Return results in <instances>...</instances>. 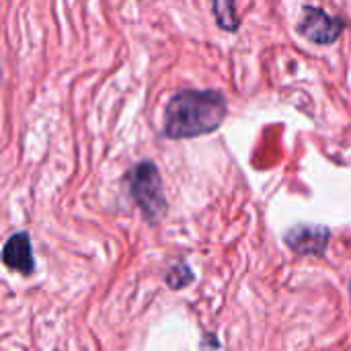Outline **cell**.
Segmentation results:
<instances>
[{"label": "cell", "mask_w": 351, "mask_h": 351, "mask_svg": "<svg viewBox=\"0 0 351 351\" xmlns=\"http://www.w3.org/2000/svg\"><path fill=\"white\" fill-rule=\"evenodd\" d=\"M343 29H346V19L333 16L327 10H323L319 6H311V4H306L302 8L300 21L296 23V31L304 39L317 43V45L335 43L341 37Z\"/></svg>", "instance_id": "obj_3"}, {"label": "cell", "mask_w": 351, "mask_h": 351, "mask_svg": "<svg viewBox=\"0 0 351 351\" xmlns=\"http://www.w3.org/2000/svg\"><path fill=\"white\" fill-rule=\"evenodd\" d=\"M212 10L216 16V23L222 31L234 33L241 25L239 12H237V0H212Z\"/></svg>", "instance_id": "obj_6"}, {"label": "cell", "mask_w": 351, "mask_h": 351, "mask_svg": "<svg viewBox=\"0 0 351 351\" xmlns=\"http://www.w3.org/2000/svg\"><path fill=\"white\" fill-rule=\"evenodd\" d=\"M286 243L292 251L300 255H311V253H323L327 243H329V230L325 226H308L300 224L288 230Z\"/></svg>", "instance_id": "obj_4"}, {"label": "cell", "mask_w": 351, "mask_h": 351, "mask_svg": "<svg viewBox=\"0 0 351 351\" xmlns=\"http://www.w3.org/2000/svg\"><path fill=\"white\" fill-rule=\"evenodd\" d=\"M128 189L148 222H158L167 212L162 179L152 160H142L128 171Z\"/></svg>", "instance_id": "obj_2"}, {"label": "cell", "mask_w": 351, "mask_h": 351, "mask_svg": "<svg viewBox=\"0 0 351 351\" xmlns=\"http://www.w3.org/2000/svg\"><path fill=\"white\" fill-rule=\"evenodd\" d=\"M2 261L8 269L19 271V274H31L35 267L33 253H31V241L27 232H16L12 234L2 249Z\"/></svg>", "instance_id": "obj_5"}, {"label": "cell", "mask_w": 351, "mask_h": 351, "mask_svg": "<svg viewBox=\"0 0 351 351\" xmlns=\"http://www.w3.org/2000/svg\"><path fill=\"white\" fill-rule=\"evenodd\" d=\"M228 115V101L214 88H185L171 97L165 109L162 134L169 140H189L216 132Z\"/></svg>", "instance_id": "obj_1"}]
</instances>
